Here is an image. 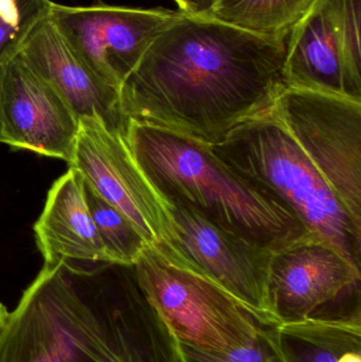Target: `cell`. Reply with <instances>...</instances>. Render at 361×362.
I'll list each match as a JSON object with an SVG mask.
<instances>
[{
  "label": "cell",
  "instance_id": "obj_15",
  "mask_svg": "<svg viewBox=\"0 0 361 362\" xmlns=\"http://www.w3.org/2000/svg\"><path fill=\"white\" fill-rule=\"evenodd\" d=\"M273 333L284 362H361V319H309Z\"/></svg>",
  "mask_w": 361,
  "mask_h": 362
},
{
  "label": "cell",
  "instance_id": "obj_10",
  "mask_svg": "<svg viewBox=\"0 0 361 362\" xmlns=\"http://www.w3.org/2000/svg\"><path fill=\"white\" fill-rule=\"evenodd\" d=\"M69 168L131 221L148 246L160 250L171 238L163 198L138 167L125 132L110 129L99 117L78 119V133Z\"/></svg>",
  "mask_w": 361,
  "mask_h": 362
},
{
  "label": "cell",
  "instance_id": "obj_12",
  "mask_svg": "<svg viewBox=\"0 0 361 362\" xmlns=\"http://www.w3.org/2000/svg\"><path fill=\"white\" fill-rule=\"evenodd\" d=\"M19 54L78 119L97 116L110 129L125 132L127 120L121 112L118 89L104 82L72 50L49 16L28 36Z\"/></svg>",
  "mask_w": 361,
  "mask_h": 362
},
{
  "label": "cell",
  "instance_id": "obj_6",
  "mask_svg": "<svg viewBox=\"0 0 361 362\" xmlns=\"http://www.w3.org/2000/svg\"><path fill=\"white\" fill-rule=\"evenodd\" d=\"M273 112L361 223V101L286 87Z\"/></svg>",
  "mask_w": 361,
  "mask_h": 362
},
{
  "label": "cell",
  "instance_id": "obj_18",
  "mask_svg": "<svg viewBox=\"0 0 361 362\" xmlns=\"http://www.w3.org/2000/svg\"><path fill=\"white\" fill-rule=\"evenodd\" d=\"M51 0H19L12 11H0V66L20 53L28 36L50 14Z\"/></svg>",
  "mask_w": 361,
  "mask_h": 362
},
{
  "label": "cell",
  "instance_id": "obj_14",
  "mask_svg": "<svg viewBox=\"0 0 361 362\" xmlns=\"http://www.w3.org/2000/svg\"><path fill=\"white\" fill-rule=\"evenodd\" d=\"M286 86L354 99L343 65L332 0H314L288 40ZM355 100V99H354Z\"/></svg>",
  "mask_w": 361,
  "mask_h": 362
},
{
  "label": "cell",
  "instance_id": "obj_22",
  "mask_svg": "<svg viewBox=\"0 0 361 362\" xmlns=\"http://www.w3.org/2000/svg\"><path fill=\"white\" fill-rule=\"evenodd\" d=\"M19 0H0V11H12L18 6Z\"/></svg>",
  "mask_w": 361,
  "mask_h": 362
},
{
  "label": "cell",
  "instance_id": "obj_2",
  "mask_svg": "<svg viewBox=\"0 0 361 362\" xmlns=\"http://www.w3.org/2000/svg\"><path fill=\"white\" fill-rule=\"evenodd\" d=\"M0 362H182L134 265L45 264L0 331Z\"/></svg>",
  "mask_w": 361,
  "mask_h": 362
},
{
  "label": "cell",
  "instance_id": "obj_4",
  "mask_svg": "<svg viewBox=\"0 0 361 362\" xmlns=\"http://www.w3.org/2000/svg\"><path fill=\"white\" fill-rule=\"evenodd\" d=\"M210 148L235 173L292 211L313 235L360 268L361 223L339 202L273 110L239 125Z\"/></svg>",
  "mask_w": 361,
  "mask_h": 362
},
{
  "label": "cell",
  "instance_id": "obj_17",
  "mask_svg": "<svg viewBox=\"0 0 361 362\" xmlns=\"http://www.w3.org/2000/svg\"><path fill=\"white\" fill-rule=\"evenodd\" d=\"M84 192L95 229L110 262L134 265L148 246L143 236L123 213L102 198L85 180Z\"/></svg>",
  "mask_w": 361,
  "mask_h": 362
},
{
  "label": "cell",
  "instance_id": "obj_19",
  "mask_svg": "<svg viewBox=\"0 0 361 362\" xmlns=\"http://www.w3.org/2000/svg\"><path fill=\"white\" fill-rule=\"evenodd\" d=\"M352 97L361 101V0H332Z\"/></svg>",
  "mask_w": 361,
  "mask_h": 362
},
{
  "label": "cell",
  "instance_id": "obj_7",
  "mask_svg": "<svg viewBox=\"0 0 361 362\" xmlns=\"http://www.w3.org/2000/svg\"><path fill=\"white\" fill-rule=\"evenodd\" d=\"M361 270L319 238L275 251L267 302L276 325L309 319H361Z\"/></svg>",
  "mask_w": 361,
  "mask_h": 362
},
{
  "label": "cell",
  "instance_id": "obj_8",
  "mask_svg": "<svg viewBox=\"0 0 361 362\" xmlns=\"http://www.w3.org/2000/svg\"><path fill=\"white\" fill-rule=\"evenodd\" d=\"M165 202L171 238L156 250L222 287L265 325H276L267 302L273 251L222 229L189 206Z\"/></svg>",
  "mask_w": 361,
  "mask_h": 362
},
{
  "label": "cell",
  "instance_id": "obj_5",
  "mask_svg": "<svg viewBox=\"0 0 361 362\" xmlns=\"http://www.w3.org/2000/svg\"><path fill=\"white\" fill-rule=\"evenodd\" d=\"M138 282L179 344L226 352L251 341L265 325L209 279L146 246L134 264Z\"/></svg>",
  "mask_w": 361,
  "mask_h": 362
},
{
  "label": "cell",
  "instance_id": "obj_23",
  "mask_svg": "<svg viewBox=\"0 0 361 362\" xmlns=\"http://www.w3.org/2000/svg\"><path fill=\"white\" fill-rule=\"evenodd\" d=\"M8 312L6 306L0 302V331L4 327V322H6V317H8Z\"/></svg>",
  "mask_w": 361,
  "mask_h": 362
},
{
  "label": "cell",
  "instance_id": "obj_20",
  "mask_svg": "<svg viewBox=\"0 0 361 362\" xmlns=\"http://www.w3.org/2000/svg\"><path fill=\"white\" fill-rule=\"evenodd\" d=\"M273 327H265L245 346L226 352L201 350L179 344L182 362H284Z\"/></svg>",
  "mask_w": 361,
  "mask_h": 362
},
{
  "label": "cell",
  "instance_id": "obj_21",
  "mask_svg": "<svg viewBox=\"0 0 361 362\" xmlns=\"http://www.w3.org/2000/svg\"><path fill=\"white\" fill-rule=\"evenodd\" d=\"M184 14L209 16L216 0H175Z\"/></svg>",
  "mask_w": 361,
  "mask_h": 362
},
{
  "label": "cell",
  "instance_id": "obj_13",
  "mask_svg": "<svg viewBox=\"0 0 361 362\" xmlns=\"http://www.w3.org/2000/svg\"><path fill=\"white\" fill-rule=\"evenodd\" d=\"M34 233L45 264L112 263L85 198L84 178L73 168H69L49 189Z\"/></svg>",
  "mask_w": 361,
  "mask_h": 362
},
{
  "label": "cell",
  "instance_id": "obj_11",
  "mask_svg": "<svg viewBox=\"0 0 361 362\" xmlns=\"http://www.w3.org/2000/svg\"><path fill=\"white\" fill-rule=\"evenodd\" d=\"M78 119L20 54L0 66V142L69 165Z\"/></svg>",
  "mask_w": 361,
  "mask_h": 362
},
{
  "label": "cell",
  "instance_id": "obj_9",
  "mask_svg": "<svg viewBox=\"0 0 361 362\" xmlns=\"http://www.w3.org/2000/svg\"><path fill=\"white\" fill-rule=\"evenodd\" d=\"M182 15L180 10L159 8L53 2L49 19L93 71L120 90L153 40Z\"/></svg>",
  "mask_w": 361,
  "mask_h": 362
},
{
  "label": "cell",
  "instance_id": "obj_16",
  "mask_svg": "<svg viewBox=\"0 0 361 362\" xmlns=\"http://www.w3.org/2000/svg\"><path fill=\"white\" fill-rule=\"evenodd\" d=\"M314 0H216L209 17L262 35H288Z\"/></svg>",
  "mask_w": 361,
  "mask_h": 362
},
{
  "label": "cell",
  "instance_id": "obj_1",
  "mask_svg": "<svg viewBox=\"0 0 361 362\" xmlns=\"http://www.w3.org/2000/svg\"><path fill=\"white\" fill-rule=\"evenodd\" d=\"M288 36L184 13L123 81V117L208 146L220 144L239 125L273 112L288 87Z\"/></svg>",
  "mask_w": 361,
  "mask_h": 362
},
{
  "label": "cell",
  "instance_id": "obj_3",
  "mask_svg": "<svg viewBox=\"0 0 361 362\" xmlns=\"http://www.w3.org/2000/svg\"><path fill=\"white\" fill-rule=\"evenodd\" d=\"M125 139L146 180L167 202L189 206L273 252L316 238L292 211L235 173L208 144L131 119Z\"/></svg>",
  "mask_w": 361,
  "mask_h": 362
}]
</instances>
